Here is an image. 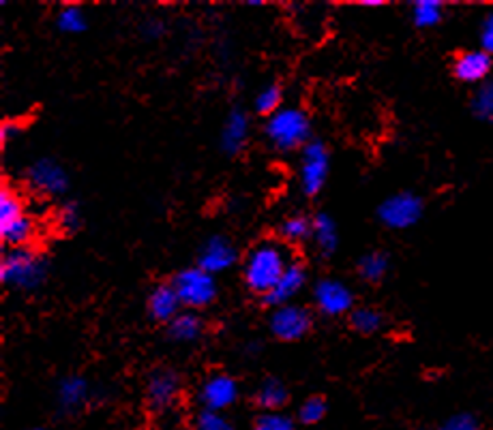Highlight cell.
<instances>
[{"instance_id": "obj_3", "label": "cell", "mask_w": 493, "mask_h": 430, "mask_svg": "<svg viewBox=\"0 0 493 430\" xmlns=\"http://www.w3.org/2000/svg\"><path fill=\"white\" fill-rule=\"evenodd\" d=\"M48 276V264L31 248H11L0 261V281L22 292H34Z\"/></svg>"}, {"instance_id": "obj_10", "label": "cell", "mask_w": 493, "mask_h": 430, "mask_svg": "<svg viewBox=\"0 0 493 430\" xmlns=\"http://www.w3.org/2000/svg\"><path fill=\"white\" fill-rule=\"evenodd\" d=\"M26 180L33 191L48 197H58L69 189V176L65 167H62L61 163H56L54 159L34 161L33 165L28 167Z\"/></svg>"}, {"instance_id": "obj_17", "label": "cell", "mask_w": 493, "mask_h": 430, "mask_svg": "<svg viewBox=\"0 0 493 430\" xmlns=\"http://www.w3.org/2000/svg\"><path fill=\"white\" fill-rule=\"evenodd\" d=\"M181 298H178L176 289L172 287V283H161L150 292L148 295V313L155 322H166L170 323L174 317L178 315L181 309Z\"/></svg>"}, {"instance_id": "obj_20", "label": "cell", "mask_w": 493, "mask_h": 430, "mask_svg": "<svg viewBox=\"0 0 493 430\" xmlns=\"http://www.w3.org/2000/svg\"><path fill=\"white\" fill-rule=\"evenodd\" d=\"M204 332V323L195 313H178L176 317L167 323V336L176 342H194Z\"/></svg>"}, {"instance_id": "obj_29", "label": "cell", "mask_w": 493, "mask_h": 430, "mask_svg": "<svg viewBox=\"0 0 493 430\" xmlns=\"http://www.w3.org/2000/svg\"><path fill=\"white\" fill-rule=\"evenodd\" d=\"M251 430H294V420L283 411H262L253 420Z\"/></svg>"}, {"instance_id": "obj_28", "label": "cell", "mask_w": 493, "mask_h": 430, "mask_svg": "<svg viewBox=\"0 0 493 430\" xmlns=\"http://www.w3.org/2000/svg\"><path fill=\"white\" fill-rule=\"evenodd\" d=\"M281 101H283L281 86L277 84L266 86V89L260 90V95L255 97V112L262 116H272L281 109Z\"/></svg>"}, {"instance_id": "obj_21", "label": "cell", "mask_w": 493, "mask_h": 430, "mask_svg": "<svg viewBox=\"0 0 493 430\" xmlns=\"http://www.w3.org/2000/svg\"><path fill=\"white\" fill-rule=\"evenodd\" d=\"M388 268H391V259L384 251H371L365 253L356 264V272L365 283H380L382 278L388 275Z\"/></svg>"}, {"instance_id": "obj_37", "label": "cell", "mask_w": 493, "mask_h": 430, "mask_svg": "<svg viewBox=\"0 0 493 430\" xmlns=\"http://www.w3.org/2000/svg\"><path fill=\"white\" fill-rule=\"evenodd\" d=\"M361 7H384V3L382 0H363Z\"/></svg>"}, {"instance_id": "obj_35", "label": "cell", "mask_w": 493, "mask_h": 430, "mask_svg": "<svg viewBox=\"0 0 493 430\" xmlns=\"http://www.w3.org/2000/svg\"><path fill=\"white\" fill-rule=\"evenodd\" d=\"M142 33L147 34L148 39H156L161 33H164V24H161V22H156V20H148L147 24L142 26Z\"/></svg>"}, {"instance_id": "obj_5", "label": "cell", "mask_w": 493, "mask_h": 430, "mask_svg": "<svg viewBox=\"0 0 493 430\" xmlns=\"http://www.w3.org/2000/svg\"><path fill=\"white\" fill-rule=\"evenodd\" d=\"M172 287L176 289L181 304L187 306L191 311L204 309V306L213 304L217 298V283L211 272L202 270L200 266L195 268H185L174 276Z\"/></svg>"}, {"instance_id": "obj_23", "label": "cell", "mask_w": 493, "mask_h": 430, "mask_svg": "<svg viewBox=\"0 0 493 430\" xmlns=\"http://www.w3.org/2000/svg\"><path fill=\"white\" fill-rule=\"evenodd\" d=\"M350 328L363 336L375 334L384 328V315L374 306H358L350 313Z\"/></svg>"}, {"instance_id": "obj_16", "label": "cell", "mask_w": 493, "mask_h": 430, "mask_svg": "<svg viewBox=\"0 0 493 430\" xmlns=\"http://www.w3.org/2000/svg\"><path fill=\"white\" fill-rule=\"evenodd\" d=\"M89 397H90V386L84 377L69 375L58 383L56 398H58V409H61L62 414H73V411L82 409V407L89 403Z\"/></svg>"}, {"instance_id": "obj_12", "label": "cell", "mask_w": 493, "mask_h": 430, "mask_svg": "<svg viewBox=\"0 0 493 430\" xmlns=\"http://www.w3.org/2000/svg\"><path fill=\"white\" fill-rule=\"evenodd\" d=\"M181 394V379L172 369H156L147 381V400L153 411H167Z\"/></svg>"}, {"instance_id": "obj_27", "label": "cell", "mask_w": 493, "mask_h": 430, "mask_svg": "<svg viewBox=\"0 0 493 430\" xmlns=\"http://www.w3.org/2000/svg\"><path fill=\"white\" fill-rule=\"evenodd\" d=\"M56 24L62 33H69V34L84 33L86 15L82 7H78V5H67V7H62L61 11H58Z\"/></svg>"}, {"instance_id": "obj_1", "label": "cell", "mask_w": 493, "mask_h": 430, "mask_svg": "<svg viewBox=\"0 0 493 430\" xmlns=\"http://www.w3.org/2000/svg\"><path fill=\"white\" fill-rule=\"evenodd\" d=\"M289 266V257L286 247L275 240H264L249 251L245 259V270H242V278H245L247 287L258 295H269L272 292L283 272Z\"/></svg>"}, {"instance_id": "obj_19", "label": "cell", "mask_w": 493, "mask_h": 430, "mask_svg": "<svg viewBox=\"0 0 493 430\" xmlns=\"http://www.w3.org/2000/svg\"><path fill=\"white\" fill-rule=\"evenodd\" d=\"M313 223V231H311V240L316 244V248L320 251L322 257H330L339 247V229L337 223L328 217V214H316L311 219Z\"/></svg>"}, {"instance_id": "obj_30", "label": "cell", "mask_w": 493, "mask_h": 430, "mask_svg": "<svg viewBox=\"0 0 493 430\" xmlns=\"http://www.w3.org/2000/svg\"><path fill=\"white\" fill-rule=\"evenodd\" d=\"M324 416H327V400H324L322 397L307 398L299 409V420L307 424V426L322 422Z\"/></svg>"}, {"instance_id": "obj_4", "label": "cell", "mask_w": 493, "mask_h": 430, "mask_svg": "<svg viewBox=\"0 0 493 430\" xmlns=\"http://www.w3.org/2000/svg\"><path fill=\"white\" fill-rule=\"evenodd\" d=\"M34 234V223L24 201L11 187L0 189V238L11 248L26 247Z\"/></svg>"}, {"instance_id": "obj_11", "label": "cell", "mask_w": 493, "mask_h": 430, "mask_svg": "<svg viewBox=\"0 0 493 430\" xmlns=\"http://www.w3.org/2000/svg\"><path fill=\"white\" fill-rule=\"evenodd\" d=\"M197 398L204 409L223 414L228 407L239 400V383L230 375H213L202 383Z\"/></svg>"}, {"instance_id": "obj_33", "label": "cell", "mask_w": 493, "mask_h": 430, "mask_svg": "<svg viewBox=\"0 0 493 430\" xmlns=\"http://www.w3.org/2000/svg\"><path fill=\"white\" fill-rule=\"evenodd\" d=\"M438 430H480V422L474 414L461 411V414L446 417V420L438 426Z\"/></svg>"}, {"instance_id": "obj_22", "label": "cell", "mask_w": 493, "mask_h": 430, "mask_svg": "<svg viewBox=\"0 0 493 430\" xmlns=\"http://www.w3.org/2000/svg\"><path fill=\"white\" fill-rule=\"evenodd\" d=\"M288 403V390L280 379H266L262 386L255 390V405L262 411H281V407Z\"/></svg>"}, {"instance_id": "obj_31", "label": "cell", "mask_w": 493, "mask_h": 430, "mask_svg": "<svg viewBox=\"0 0 493 430\" xmlns=\"http://www.w3.org/2000/svg\"><path fill=\"white\" fill-rule=\"evenodd\" d=\"M195 430H236L228 417L219 411L202 409L195 417Z\"/></svg>"}, {"instance_id": "obj_2", "label": "cell", "mask_w": 493, "mask_h": 430, "mask_svg": "<svg viewBox=\"0 0 493 430\" xmlns=\"http://www.w3.org/2000/svg\"><path fill=\"white\" fill-rule=\"evenodd\" d=\"M264 133L270 146L280 150V153H292V150L305 148L311 137L309 116L303 109L281 108L280 112L269 116Z\"/></svg>"}, {"instance_id": "obj_18", "label": "cell", "mask_w": 493, "mask_h": 430, "mask_svg": "<svg viewBox=\"0 0 493 430\" xmlns=\"http://www.w3.org/2000/svg\"><path fill=\"white\" fill-rule=\"evenodd\" d=\"M249 139V116L242 109H232L222 129V148L228 154H239Z\"/></svg>"}, {"instance_id": "obj_25", "label": "cell", "mask_w": 493, "mask_h": 430, "mask_svg": "<svg viewBox=\"0 0 493 430\" xmlns=\"http://www.w3.org/2000/svg\"><path fill=\"white\" fill-rule=\"evenodd\" d=\"M469 106H472V112L479 120L493 122V75L477 86Z\"/></svg>"}, {"instance_id": "obj_36", "label": "cell", "mask_w": 493, "mask_h": 430, "mask_svg": "<svg viewBox=\"0 0 493 430\" xmlns=\"http://www.w3.org/2000/svg\"><path fill=\"white\" fill-rule=\"evenodd\" d=\"M17 125L14 122H3V126H0V139H3V144H7L9 139H14L17 136Z\"/></svg>"}, {"instance_id": "obj_34", "label": "cell", "mask_w": 493, "mask_h": 430, "mask_svg": "<svg viewBox=\"0 0 493 430\" xmlns=\"http://www.w3.org/2000/svg\"><path fill=\"white\" fill-rule=\"evenodd\" d=\"M480 50L493 56V14H489L480 24Z\"/></svg>"}, {"instance_id": "obj_26", "label": "cell", "mask_w": 493, "mask_h": 430, "mask_svg": "<svg viewBox=\"0 0 493 430\" xmlns=\"http://www.w3.org/2000/svg\"><path fill=\"white\" fill-rule=\"evenodd\" d=\"M313 223L311 219H307L305 214H292L281 223L280 234L286 242H303L307 238H311Z\"/></svg>"}, {"instance_id": "obj_8", "label": "cell", "mask_w": 493, "mask_h": 430, "mask_svg": "<svg viewBox=\"0 0 493 430\" xmlns=\"http://www.w3.org/2000/svg\"><path fill=\"white\" fill-rule=\"evenodd\" d=\"M311 313L300 304H283L272 311L269 328L275 339L283 342L300 341L311 330Z\"/></svg>"}, {"instance_id": "obj_15", "label": "cell", "mask_w": 493, "mask_h": 430, "mask_svg": "<svg viewBox=\"0 0 493 430\" xmlns=\"http://www.w3.org/2000/svg\"><path fill=\"white\" fill-rule=\"evenodd\" d=\"M307 283V270L300 261H289V266L283 272V276L280 278V283L272 287V292L266 295L264 302L270 306H283L289 304V300L296 298L300 292H303Z\"/></svg>"}, {"instance_id": "obj_32", "label": "cell", "mask_w": 493, "mask_h": 430, "mask_svg": "<svg viewBox=\"0 0 493 430\" xmlns=\"http://www.w3.org/2000/svg\"><path fill=\"white\" fill-rule=\"evenodd\" d=\"M58 225L65 231H75L82 225V212L75 201L62 203L61 210H58Z\"/></svg>"}, {"instance_id": "obj_7", "label": "cell", "mask_w": 493, "mask_h": 430, "mask_svg": "<svg viewBox=\"0 0 493 430\" xmlns=\"http://www.w3.org/2000/svg\"><path fill=\"white\" fill-rule=\"evenodd\" d=\"M330 170L328 148L322 142L313 139L303 148L300 159V189L307 197H316L324 189Z\"/></svg>"}, {"instance_id": "obj_24", "label": "cell", "mask_w": 493, "mask_h": 430, "mask_svg": "<svg viewBox=\"0 0 493 430\" xmlns=\"http://www.w3.org/2000/svg\"><path fill=\"white\" fill-rule=\"evenodd\" d=\"M444 5L440 0H416L412 5V22L416 28H433L442 22Z\"/></svg>"}, {"instance_id": "obj_14", "label": "cell", "mask_w": 493, "mask_h": 430, "mask_svg": "<svg viewBox=\"0 0 493 430\" xmlns=\"http://www.w3.org/2000/svg\"><path fill=\"white\" fill-rule=\"evenodd\" d=\"M493 58L485 50H466L455 56L452 61V75L461 81V84H483L485 79L491 78Z\"/></svg>"}, {"instance_id": "obj_6", "label": "cell", "mask_w": 493, "mask_h": 430, "mask_svg": "<svg viewBox=\"0 0 493 430\" xmlns=\"http://www.w3.org/2000/svg\"><path fill=\"white\" fill-rule=\"evenodd\" d=\"M425 212V201L412 191H399L391 197H386L378 208L380 223L388 229L403 231L414 228Z\"/></svg>"}, {"instance_id": "obj_38", "label": "cell", "mask_w": 493, "mask_h": 430, "mask_svg": "<svg viewBox=\"0 0 493 430\" xmlns=\"http://www.w3.org/2000/svg\"><path fill=\"white\" fill-rule=\"evenodd\" d=\"M28 430H45V428H28Z\"/></svg>"}, {"instance_id": "obj_9", "label": "cell", "mask_w": 493, "mask_h": 430, "mask_svg": "<svg viewBox=\"0 0 493 430\" xmlns=\"http://www.w3.org/2000/svg\"><path fill=\"white\" fill-rule=\"evenodd\" d=\"M313 300L318 311L327 317H341L354 311V294L344 281L337 278H322L313 287Z\"/></svg>"}, {"instance_id": "obj_13", "label": "cell", "mask_w": 493, "mask_h": 430, "mask_svg": "<svg viewBox=\"0 0 493 430\" xmlns=\"http://www.w3.org/2000/svg\"><path fill=\"white\" fill-rule=\"evenodd\" d=\"M239 259L234 244L223 236H213L202 244L200 253H197V266L202 270L211 272V275H219V272L230 270Z\"/></svg>"}]
</instances>
